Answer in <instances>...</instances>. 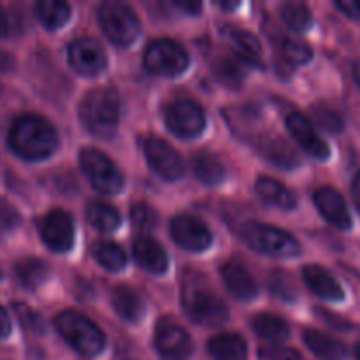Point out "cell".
<instances>
[{"label":"cell","instance_id":"cell-7","mask_svg":"<svg viewBox=\"0 0 360 360\" xmlns=\"http://www.w3.org/2000/svg\"><path fill=\"white\" fill-rule=\"evenodd\" d=\"M79 164L84 176L97 192L115 195L123 188V176L111 158L94 148H84L79 153Z\"/></svg>","mask_w":360,"mask_h":360},{"label":"cell","instance_id":"cell-12","mask_svg":"<svg viewBox=\"0 0 360 360\" xmlns=\"http://www.w3.org/2000/svg\"><path fill=\"white\" fill-rule=\"evenodd\" d=\"M144 155L150 167L157 172L160 178L167 181H176L183 176V162L178 151L160 137H148L143 144Z\"/></svg>","mask_w":360,"mask_h":360},{"label":"cell","instance_id":"cell-27","mask_svg":"<svg viewBox=\"0 0 360 360\" xmlns=\"http://www.w3.org/2000/svg\"><path fill=\"white\" fill-rule=\"evenodd\" d=\"M86 218L90 221V225L94 229L101 232H112L118 229L120 221V213L109 204L101 202V200H94V202L88 204L86 207Z\"/></svg>","mask_w":360,"mask_h":360},{"label":"cell","instance_id":"cell-15","mask_svg":"<svg viewBox=\"0 0 360 360\" xmlns=\"http://www.w3.org/2000/svg\"><path fill=\"white\" fill-rule=\"evenodd\" d=\"M287 127L292 132V136L301 143V146L306 151L313 155L319 160H326L330 155V148L322 137L316 134L315 127L308 122L306 116H302L301 112H290L287 116Z\"/></svg>","mask_w":360,"mask_h":360},{"label":"cell","instance_id":"cell-4","mask_svg":"<svg viewBox=\"0 0 360 360\" xmlns=\"http://www.w3.org/2000/svg\"><path fill=\"white\" fill-rule=\"evenodd\" d=\"M55 327L60 336L81 355L94 357L105 347V338L102 330L86 316L76 311H62L56 315Z\"/></svg>","mask_w":360,"mask_h":360},{"label":"cell","instance_id":"cell-23","mask_svg":"<svg viewBox=\"0 0 360 360\" xmlns=\"http://www.w3.org/2000/svg\"><path fill=\"white\" fill-rule=\"evenodd\" d=\"M192 167L193 174L204 185L214 186L224 181L225 178V165L221 164L217 155L210 153V151H197L192 157Z\"/></svg>","mask_w":360,"mask_h":360},{"label":"cell","instance_id":"cell-6","mask_svg":"<svg viewBox=\"0 0 360 360\" xmlns=\"http://www.w3.org/2000/svg\"><path fill=\"white\" fill-rule=\"evenodd\" d=\"M102 30L118 46H129L139 37L141 21L132 7L118 0H108L98 7Z\"/></svg>","mask_w":360,"mask_h":360},{"label":"cell","instance_id":"cell-37","mask_svg":"<svg viewBox=\"0 0 360 360\" xmlns=\"http://www.w3.org/2000/svg\"><path fill=\"white\" fill-rule=\"evenodd\" d=\"M14 311H16V316L20 319L21 326L25 327L30 333H44V323H42V319L39 313H35L30 306L23 304V302H14L13 304Z\"/></svg>","mask_w":360,"mask_h":360},{"label":"cell","instance_id":"cell-29","mask_svg":"<svg viewBox=\"0 0 360 360\" xmlns=\"http://www.w3.org/2000/svg\"><path fill=\"white\" fill-rule=\"evenodd\" d=\"M37 14L46 28L56 30L69 21L70 6L62 0H42L37 4Z\"/></svg>","mask_w":360,"mask_h":360},{"label":"cell","instance_id":"cell-46","mask_svg":"<svg viewBox=\"0 0 360 360\" xmlns=\"http://www.w3.org/2000/svg\"><path fill=\"white\" fill-rule=\"evenodd\" d=\"M9 28H11L9 16H7L4 7H0V37H6V35L9 34Z\"/></svg>","mask_w":360,"mask_h":360},{"label":"cell","instance_id":"cell-31","mask_svg":"<svg viewBox=\"0 0 360 360\" xmlns=\"http://www.w3.org/2000/svg\"><path fill=\"white\" fill-rule=\"evenodd\" d=\"M94 257L98 264H101L104 269L112 271H122L127 266V255L118 245L109 241H101L97 243V246L94 248Z\"/></svg>","mask_w":360,"mask_h":360},{"label":"cell","instance_id":"cell-17","mask_svg":"<svg viewBox=\"0 0 360 360\" xmlns=\"http://www.w3.org/2000/svg\"><path fill=\"white\" fill-rule=\"evenodd\" d=\"M220 274L231 294L238 297L239 301H252L259 294L257 281L253 280L248 269L243 264H239L238 260H227L225 264H221Z\"/></svg>","mask_w":360,"mask_h":360},{"label":"cell","instance_id":"cell-1","mask_svg":"<svg viewBox=\"0 0 360 360\" xmlns=\"http://www.w3.org/2000/svg\"><path fill=\"white\" fill-rule=\"evenodd\" d=\"M9 146L25 160H44L58 150V134L48 120L23 115L11 127Z\"/></svg>","mask_w":360,"mask_h":360},{"label":"cell","instance_id":"cell-14","mask_svg":"<svg viewBox=\"0 0 360 360\" xmlns=\"http://www.w3.org/2000/svg\"><path fill=\"white\" fill-rule=\"evenodd\" d=\"M171 236L181 248L188 252H204L211 246L213 236L202 220L190 214H179L171 221Z\"/></svg>","mask_w":360,"mask_h":360},{"label":"cell","instance_id":"cell-3","mask_svg":"<svg viewBox=\"0 0 360 360\" xmlns=\"http://www.w3.org/2000/svg\"><path fill=\"white\" fill-rule=\"evenodd\" d=\"M79 118L86 130L101 139H111L120 122V95L111 86L94 88L79 105Z\"/></svg>","mask_w":360,"mask_h":360},{"label":"cell","instance_id":"cell-45","mask_svg":"<svg viewBox=\"0 0 360 360\" xmlns=\"http://www.w3.org/2000/svg\"><path fill=\"white\" fill-rule=\"evenodd\" d=\"M352 197H354V202L360 211V171L355 174L354 181H352Z\"/></svg>","mask_w":360,"mask_h":360},{"label":"cell","instance_id":"cell-49","mask_svg":"<svg viewBox=\"0 0 360 360\" xmlns=\"http://www.w3.org/2000/svg\"><path fill=\"white\" fill-rule=\"evenodd\" d=\"M218 6H220V7H224V9H234V7H238V4H236V2H231V4H227V2H221V4H218Z\"/></svg>","mask_w":360,"mask_h":360},{"label":"cell","instance_id":"cell-48","mask_svg":"<svg viewBox=\"0 0 360 360\" xmlns=\"http://www.w3.org/2000/svg\"><path fill=\"white\" fill-rule=\"evenodd\" d=\"M354 76H355V79H357V83L360 84V62H357L354 65Z\"/></svg>","mask_w":360,"mask_h":360},{"label":"cell","instance_id":"cell-30","mask_svg":"<svg viewBox=\"0 0 360 360\" xmlns=\"http://www.w3.org/2000/svg\"><path fill=\"white\" fill-rule=\"evenodd\" d=\"M213 72L217 79L229 88H239L245 81V70L241 69L238 60H234L232 56L217 58V62L213 63Z\"/></svg>","mask_w":360,"mask_h":360},{"label":"cell","instance_id":"cell-20","mask_svg":"<svg viewBox=\"0 0 360 360\" xmlns=\"http://www.w3.org/2000/svg\"><path fill=\"white\" fill-rule=\"evenodd\" d=\"M262 155L278 167L290 171L301 164V157L295 151V148L283 137H271L262 141Z\"/></svg>","mask_w":360,"mask_h":360},{"label":"cell","instance_id":"cell-19","mask_svg":"<svg viewBox=\"0 0 360 360\" xmlns=\"http://www.w3.org/2000/svg\"><path fill=\"white\" fill-rule=\"evenodd\" d=\"M302 276H304L306 285L315 292L316 295L329 301H341L345 297L343 287L340 281L322 266H306L302 269Z\"/></svg>","mask_w":360,"mask_h":360},{"label":"cell","instance_id":"cell-11","mask_svg":"<svg viewBox=\"0 0 360 360\" xmlns=\"http://www.w3.org/2000/svg\"><path fill=\"white\" fill-rule=\"evenodd\" d=\"M155 347L165 360H186L193 352V341L174 320H160L155 329Z\"/></svg>","mask_w":360,"mask_h":360},{"label":"cell","instance_id":"cell-44","mask_svg":"<svg viewBox=\"0 0 360 360\" xmlns=\"http://www.w3.org/2000/svg\"><path fill=\"white\" fill-rule=\"evenodd\" d=\"M11 334V319L6 309L0 306V340L7 338Z\"/></svg>","mask_w":360,"mask_h":360},{"label":"cell","instance_id":"cell-8","mask_svg":"<svg viewBox=\"0 0 360 360\" xmlns=\"http://www.w3.org/2000/svg\"><path fill=\"white\" fill-rule=\"evenodd\" d=\"M188 53L171 39H157L144 53V65L151 74L174 77L185 72L188 67Z\"/></svg>","mask_w":360,"mask_h":360},{"label":"cell","instance_id":"cell-5","mask_svg":"<svg viewBox=\"0 0 360 360\" xmlns=\"http://www.w3.org/2000/svg\"><path fill=\"white\" fill-rule=\"evenodd\" d=\"M241 236L250 248L264 255L288 259L301 253V245L297 239L273 225L248 221L241 227Z\"/></svg>","mask_w":360,"mask_h":360},{"label":"cell","instance_id":"cell-40","mask_svg":"<svg viewBox=\"0 0 360 360\" xmlns=\"http://www.w3.org/2000/svg\"><path fill=\"white\" fill-rule=\"evenodd\" d=\"M260 359L262 360H304L297 350L281 345H271V347L260 348Z\"/></svg>","mask_w":360,"mask_h":360},{"label":"cell","instance_id":"cell-36","mask_svg":"<svg viewBox=\"0 0 360 360\" xmlns=\"http://www.w3.org/2000/svg\"><path fill=\"white\" fill-rule=\"evenodd\" d=\"M283 55L287 56L288 62L302 65V63H308L311 60L313 51L304 41H299V39H285Z\"/></svg>","mask_w":360,"mask_h":360},{"label":"cell","instance_id":"cell-50","mask_svg":"<svg viewBox=\"0 0 360 360\" xmlns=\"http://www.w3.org/2000/svg\"><path fill=\"white\" fill-rule=\"evenodd\" d=\"M357 357H359V360H360V347L357 348Z\"/></svg>","mask_w":360,"mask_h":360},{"label":"cell","instance_id":"cell-25","mask_svg":"<svg viewBox=\"0 0 360 360\" xmlns=\"http://www.w3.org/2000/svg\"><path fill=\"white\" fill-rule=\"evenodd\" d=\"M112 306L127 322H137L144 315V301L130 287H116L112 290Z\"/></svg>","mask_w":360,"mask_h":360},{"label":"cell","instance_id":"cell-38","mask_svg":"<svg viewBox=\"0 0 360 360\" xmlns=\"http://www.w3.org/2000/svg\"><path fill=\"white\" fill-rule=\"evenodd\" d=\"M269 287L276 297L283 299V301H294L295 299V287L292 283L290 278L281 271H276L269 276Z\"/></svg>","mask_w":360,"mask_h":360},{"label":"cell","instance_id":"cell-32","mask_svg":"<svg viewBox=\"0 0 360 360\" xmlns=\"http://www.w3.org/2000/svg\"><path fill=\"white\" fill-rule=\"evenodd\" d=\"M231 42L241 58L248 60L252 63H260L262 48H260V42L255 35L246 30L236 28V30L231 32Z\"/></svg>","mask_w":360,"mask_h":360},{"label":"cell","instance_id":"cell-22","mask_svg":"<svg viewBox=\"0 0 360 360\" xmlns=\"http://www.w3.org/2000/svg\"><path fill=\"white\" fill-rule=\"evenodd\" d=\"M304 343L316 357L323 360H341L347 357V347L341 341L334 340L329 334L320 330H304Z\"/></svg>","mask_w":360,"mask_h":360},{"label":"cell","instance_id":"cell-13","mask_svg":"<svg viewBox=\"0 0 360 360\" xmlns=\"http://www.w3.org/2000/svg\"><path fill=\"white\" fill-rule=\"evenodd\" d=\"M69 63L81 76H97L108 67V55L101 42L91 37L77 39L69 48Z\"/></svg>","mask_w":360,"mask_h":360},{"label":"cell","instance_id":"cell-21","mask_svg":"<svg viewBox=\"0 0 360 360\" xmlns=\"http://www.w3.org/2000/svg\"><path fill=\"white\" fill-rule=\"evenodd\" d=\"M257 193L262 200L273 204V206L280 207V210L290 211L294 210L297 200H295V195L278 179L267 178V176H262V178L257 179L255 185Z\"/></svg>","mask_w":360,"mask_h":360},{"label":"cell","instance_id":"cell-39","mask_svg":"<svg viewBox=\"0 0 360 360\" xmlns=\"http://www.w3.org/2000/svg\"><path fill=\"white\" fill-rule=\"evenodd\" d=\"M20 221L21 218L16 207L0 197V236H6L9 232H13L14 229H18Z\"/></svg>","mask_w":360,"mask_h":360},{"label":"cell","instance_id":"cell-41","mask_svg":"<svg viewBox=\"0 0 360 360\" xmlns=\"http://www.w3.org/2000/svg\"><path fill=\"white\" fill-rule=\"evenodd\" d=\"M336 7L343 11L347 16L360 20V0H340L336 2Z\"/></svg>","mask_w":360,"mask_h":360},{"label":"cell","instance_id":"cell-24","mask_svg":"<svg viewBox=\"0 0 360 360\" xmlns=\"http://www.w3.org/2000/svg\"><path fill=\"white\" fill-rule=\"evenodd\" d=\"M207 350L217 360H245L246 341L234 333L218 334L210 340Z\"/></svg>","mask_w":360,"mask_h":360},{"label":"cell","instance_id":"cell-10","mask_svg":"<svg viewBox=\"0 0 360 360\" xmlns=\"http://www.w3.org/2000/svg\"><path fill=\"white\" fill-rule=\"evenodd\" d=\"M39 232L49 250L65 253L74 245V221L67 211L51 210L39 221Z\"/></svg>","mask_w":360,"mask_h":360},{"label":"cell","instance_id":"cell-28","mask_svg":"<svg viewBox=\"0 0 360 360\" xmlns=\"http://www.w3.org/2000/svg\"><path fill=\"white\" fill-rule=\"evenodd\" d=\"M14 273H16L18 281H20L25 288L34 290V288L41 287V285L44 283L46 278H48L49 274V269L42 260L23 259L20 260V262H16Z\"/></svg>","mask_w":360,"mask_h":360},{"label":"cell","instance_id":"cell-18","mask_svg":"<svg viewBox=\"0 0 360 360\" xmlns=\"http://www.w3.org/2000/svg\"><path fill=\"white\" fill-rule=\"evenodd\" d=\"M134 255H136L137 264L148 273L164 274L167 271V253L155 239L146 238V236L136 239L134 241Z\"/></svg>","mask_w":360,"mask_h":360},{"label":"cell","instance_id":"cell-26","mask_svg":"<svg viewBox=\"0 0 360 360\" xmlns=\"http://www.w3.org/2000/svg\"><path fill=\"white\" fill-rule=\"evenodd\" d=\"M252 327L253 330L262 338V340L271 341V343H280V341H285L288 338V333H290L283 319L274 315H267V313L253 316Z\"/></svg>","mask_w":360,"mask_h":360},{"label":"cell","instance_id":"cell-42","mask_svg":"<svg viewBox=\"0 0 360 360\" xmlns=\"http://www.w3.org/2000/svg\"><path fill=\"white\" fill-rule=\"evenodd\" d=\"M316 315H319L320 319L327 320V322H329V326L338 327V329H350V323H348L347 320L340 319V316H334V315H330V313H327V311H320V309L316 311Z\"/></svg>","mask_w":360,"mask_h":360},{"label":"cell","instance_id":"cell-16","mask_svg":"<svg viewBox=\"0 0 360 360\" xmlns=\"http://www.w3.org/2000/svg\"><path fill=\"white\" fill-rule=\"evenodd\" d=\"M315 204L319 207L320 214L329 224H333L334 227L341 229V231H347V229L352 227L350 211H348L347 202H345L340 192H336L330 186L319 188L315 192Z\"/></svg>","mask_w":360,"mask_h":360},{"label":"cell","instance_id":"cell-34","mask_svg":"<svg viewBox=\"0 0 360 360\" xmlns=\"http://www.w3.org/2000/svg\"><path fill=\"white\" fill-rule=\"evenodd\" d=\"M311 112H313V118H315V122L319 123L322 129H326L327 132L336 134V132H341V130H343V118H341V116L338 115L333 108H329V105L315 104L313 105Z\"/></svg>","mask_w":360,"mask_h":360},{"label":"cell","instance_id":"cell-2","mask_svg":"<svg viewBox=\"0 0 360 360\" xmlns=\"http://www.w3.org/2000/svg\"><path fill=\"white\" fill-rule=\"evenodd\" d=\"M181 302L190 319L206 327H220L227 322L229 309L220 295L197 271H186L183 278Z\"/></svg>","mask_w":360,"mask_h":360},{"label":"cell","instance_id":"cell-35","mask_svg":"<svg viewBox=\"0 0 360 360\" xmlns=\"http://www.w3.org/2000/svg\"><path fill=\"white\" fill-rule=\"evenodd\" d=\"M130 220H132V225L139 231H153L158 224V214L157 211L153 210L148 204L139 202L132 207V213H130Z\"/></svg>","mask_w":360,"mask_h":360},{"label":"cell","instance_id":"cell-47","mask_svg":"<svg viewBox=\"0 0 360 360\" xmlns=\"http://www.w3.org/2000/svg\"><path fill=\"white\" fill-rule=\"evenodd\" d=\"M11 67H13V56H11L9 53L0 51V70L6 72V70H9Z\"/></svg>","mask_w":360,"mask_h":360},{"label":"cell","instance_id":"cell-51","mask_svg":"<svg viewBox=\"0 0 360 360\" xmlns=\"http://www.w3.org/2000/svg\"><path fill=\"white\" fill-rule=\"evenodd\" d=\"M0 278H2V271H0Z\"/></svg>","mask_w":360,"mask_h":360},{"label":"cell","instance_id":"cell-43","mask_svg":"<svg viewBox=\"0 0 360 360\" xmlns=\"http://www.w3.org/2000/svg\"><path fill=\"white\" fill-rule=\"evenodd\" d=\"M174 6H178L179 9L186 11L188 14H195V13H199L200 7H202V4L195 2V0H176Z\"/></svg>","mask_w":360,"mask_h":360},{"label":"cell","instance_id":"cell-33","mask_svg":"<svg viewBox=\"0 0 360 360\" xmlns=\"http://www.w3.org/2000/svg\"><path fill=\"white\" fill-rule=\"evenodd\" d=\"M280 14L285 23L294 30H306L311 25V13L304 2H285Z\"/></svg>","mask_w":360,"mask_h":360},{"label":"cell","instance_id":"cell-9","mask_svg":"<svg viewBox=\"0 0 360 360\" xmlns=\"http://www.w3.org/2000/svg\"><path fill=\"white\" fill-rule=\"evenodd\" d=\"M165 123L174 136L181 139H193L206 127V115L197 102L188 98L172 101L164 111Z\"/></svg>","mask_w":360,"mask_h":360}]
</instances>
